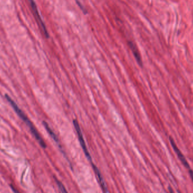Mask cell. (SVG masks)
I'll list each match as a JSON object with an SVG mask.
<instances>
[{"label": "cell", "mask_w": 193, "mask_h": 193, "mask_svg": "<svg viewBox=\"0 0 193 193\" xmlns=\"http://www.w3.org/2000/svg\"><path fill=\"white\" fill-rule=\"evenodd\" d=\"M43 124L44 125L45 128H46V130L48 131V132L50 135V136L52 137V139H53L56 142L58 143L59 142V139H58L57 135L55 134L54 132H53V130L51 129L50 128V127L49 126V125L48 124V123L44 121L43 122Z\"/></svg>", "instance_id": "52a82bcc"}, {"label": "cell", "mask_w": 193, "mask_h": 193, "mask_svg": "<svg viewBox=\"0 0 193 193\" xmlns=\"http://www.w3.org/2000/svg\"><path fill=\"white\" fill-rule=\"evenodd\" d=\"M129 46H130V49L132 50V52L133 53L134 55V57L136 58L137 61L138 62V63L139 64V65L142 66V60H141L140 54L139 53V51L137 49L136 46L133 44V43H132L131 42H129Z\"/></svg>", "instance_id": "8992f818"}, {"label": "cell", "mask_w": 193, "mask_h": 193, "mask_svg": "<svg viewBox=\"0 0 193 193\" xmlns=\"http://www.w3.org/2000/svg\"><path fill=\"white\" fill-rule=\"evenodd\" d=\"M189 173L190 174V178H192L193 182V171L191 168L188 169Z\"/></svg>", "instance_id": "9c48e42d"}, {"label": "cell", "mask_w": 193, "mask_h": 193, "mask_svg": "<svg viewBox=\"0 0 193 193\" xmlns=\"http://www.w3.org/2000/svg\"><path fill=\"white\" fill-rule=\"evenodd\" d=\"M28 1H30V5L31 6L32 10H33V11L34 13L35 17L36 18V19L37 20V22H39L40 27H41L42 30L43 31V32H44V35H45V36L46 37H49V34H48V31H47L45 25H44L43 21L42 20L41 17H40V14L39 13V11H38V10H37V6H36V5L35 4L34 0H28Z\"/></svg>", "instance_id": "3957f363"}, {"label": "cell", "mask_w": 193, "mask_h": 193, "mask_svg": "<svg viewBox=\"0 0 193 193\" xmlns=\"http://www.w3.org/2000/svg\"><path fill=\"white\" fill-rule=\"evenodd\" d=\"M169 141H170V142H171V144L173 148V150L174 151H175V153L177 154V156H178V158L180 160V161L181 162V163H183L184 167L186 168V169L190 168V165L189 164L188 161L186 160V159L185 158V157L184 156V155H183V154L181 153V151L179 150V149L178 148V147L177 146L176 144H175L174 140H173L172 138L171 137H169Z\"/></svg>", "instance_id": "277c9868"}, {"label": "cell", "mask_w": 193, "mask_h": 193, "mask_svg": "<svg viewBox=\"0 0 193 193\" xmlns=\"http://www.w3.org/2000/svg\"><path fill=\"white\" fill-rule=\"evenodd\" d=\"M73 123H74L75 128V129L76 130L77 134V136H78V139H79V140L80 144L81 145V146L82 149L83 150V151L84 152L86 156L87 157V158L88 159V160H89L91 162V163H92V158H91V156H90V155L89 154V151L88 150V148H87V147L86 146L85 142L84 139L83 135V133H82L81 130V129H80V127L79 124L77 122V121L76 120H74L73 121Z\"/></svg>", "instance_id": "7a4b0ae2"}, {"label": "cell", "mask_w": 193, "mask_h": 193, "mask_svg": "<svg viewBox=\"0 0 193 193\" xmlns=\"http://www.w3.org/2000/svg\"><path fill=\"white\" fill-rule=\"evenodd\" d=\"M5 97H6V99L7 100V101L10 103V104L11 105L12 107L14 109L16 113L18 115V116L24 121L25 123L27 124V126L29 127L31 133L35 136V138L37 140V141L39 142L40 145L43 148H46V144H45L44 141L43 140V139H42V137H41L39 132L37 130V129L34 127V125L31 123L30 119L28 118V117L25 115V114L22 111V110L18 107V106L16 104L15 102L13 99H11L9 95H6Z\"/></svg>", "instance_id": "6da1fadb"}, {"label": "cell", "mask_w": 193, "mask_h": 193, "mask_svg": "<svg viewBox=\"0 0 193 193\" xmlns=\"http://www.w3.org/2000/svg\"><path fill=\"white\" fill-rule=\"evenodd\" d=\"M169 193H174L173 191V190H172V189L170 187L169 188Z\"/></svg>", "instance_id": "8fae6325"}, {"label": "cell", "mask_w": 193, "mask_h": 193, "mask_svg": "<svg viewBox=\"0 0 193 193\" xmlns=\"http://www.w3.org/2000/svg\"><path fill=\"white\" fill-rule=\"evenodd\" d=\"M92 168L93 169L94 173L96 175L97 178L98 180V183L100 184L101 188L102 189L103 191L104 192V193H107V188L105 181H104V178L103 177L102 174L101 173V172L99 171L98 168L93 163H92Z\"/></svg>", "instance_id": "5b68a950"}, {"label": "cell", "mask_w": 193, "mask_h": 193, "mask_svg": "<svg viewBox=\"0 0 193 193\" xmlns=\"http://www.w3.org/2000/svg\"><path fill=\"white\" fill-rule=\"evenodd\" d=\"M55 182L57 184L58 188L60 189V191L61 193H69L67 191L66 188L64 187L63 184L62 183L60 180H58L57 178H55Z\"/></svg>", "instance_id": "ba28073f"}, {"label": "cell", "mask_w": 193, "mask_h": 193, "mask_svg": "<svg viewBox=\"0 0 193 193\" xmlns=\"http://www.w3.org/2000/svg\"><path fill=\"white\" fill-rule=\"evenodd\" d=\"M11 189H12V190H13V191L14 192V193H20V192H19V191L16 188H15V187L13 186V185H11Z\"/></svg>", "instance_id": "30bf717a"}]
</instances>
